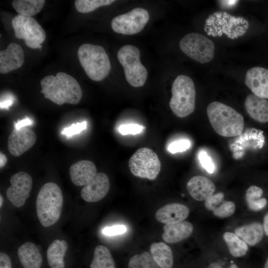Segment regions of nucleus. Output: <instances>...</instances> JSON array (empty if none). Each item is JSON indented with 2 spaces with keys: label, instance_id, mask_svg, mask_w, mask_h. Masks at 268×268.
I'll use <instances>...</instances> for the list:
<instances>
[{
  "label": "nucleus",
  "instance_id": "1",
  "mask_svg": "<svg viewBox=\"0 0 268 268\" xmlns=\"http://www.w3.org/2000/svg\"><path fill=\"white\" fill-rule=\"evenodd\" d=\"M40 83L41 92L45 98L58 105L65 103L76 105L81 99L82 91L79 83L67 73L59 72L56 76L47 75Z\"/></svg>",
  "mask_w": 268,
  "mask_h": 268
},
{
  "label": "nucleus",
  "instance_id": "2",
  "mask_svg": "<svg viewBox=\"0 0 268 268\" xmlns=\"http://www.w3.org/2000/svg\"><path fill=\"white\" fill-rule=\"evenodd\" d=\"M209 122L219 135L234 137L240 135L244 128L242 115L233 108L219 102L210 103L206 109Z\"/></svg>",
  "mask_w": 268,
  "mask_h": 268
},
{
  "label": "nucleus",
  "instance_id": "3",
  "mask_svg": "<svg viewBox=\"0 0 268 268\" xmlns=\"http://www.w3.org/2000/svg\"><path fill=\"white\" fill-rule=\"evenodd\" d=\"M63 197L59 186L48 182L40 189L36 199V211L39 221L44 227L54 225L60 217Z\"/></svg>",
  "mask_w": 268,
  "mask_h": 268
},
{
  "label": "nucleus",
  "instance_id": "4",
  "mask_svg": "<svg viewBox=\"0 0 268 268\" xmlns=\"http://www.w3.org/2000/svg\"><path fill=\"white\" fill-rule=\"evenodd\" d=\"M80 64L88 77L92 80L101 81L109 74L111 66L109 57L101 46L83 44L78 48Z\"/></svg>",
  "mask_w": 268,
  "mask_h": 268
},
{
  "label": "nucleus",
  "instance_id": "5",
  "mask_svg": "<svg viewBox=\"0 0 268 268\" xmlns=\"http://www.w3.org/2000/svg\"><path fill=\"white\" fill-rule=\"evenodd\" d=\"M170 107L178 117L184 118L192 114L195 107L196 89L191 77L181 74L172 83Z\"/></svg>",
  "mask_w": 268,
  "mask_h": 268
},
{
  "label": "nucleus",
  "instance_id": "6",
  "mask_svg": "<svg viewBox=\"0 0 268 268\" xmlns=\"http://www.w3.org/2000/svg\"><path fill=\"white\" fill-rule=\"evenodd\" d=\"M140 51L135 46L126 45L117 53V58L122 66L127 82L134 87L143 86L146 81L148 73L140 61Z\"/></svg>",
  "mask_w": 268,
  "mask_h": 268
},
{
  "label": "nucleus",
  "instance_id": "7",
  "mask_svg": "<svg viewBox=\"0 0 268 268\" xmlns=\"http://www.w3.org/2000/svg\"><path fill=\"white\" fill-rule=\"evenodd\" d=\"M181 50L191 59L201 64L210 62L214 56V45L205 36L198 33H190L179 42Z\"/></svg>",
  "mask_w": 268,
  "mask_h": 268
},
{
  "label": "nucleus",
  "instance_id": "8",
  "mask_svg": "<svg viewBox=\"0 0 268 268\" xmlns=\"http://www.w3.org/2000/svg\"><path fill=\"white\" fill-rule=\"evenodd\" d=\"M129 166L134 176L153 180L160 171L161 162L152 149L142 147L137 149L130 157Z\"/></svg>",
  "mask_w": 268,
  "mask_h": 268
},
{
  "label": "nucleus",
  "instance_id": "9",
  "mask_svg": "<svg viewBox=\"0 0 268 268\" xmlns=\"http://www.w3.org/2000/svg\"><path fill=\"white\" fill-rule=\"evenodd\" d=\"M11 25L15 37L23 39L27 46L32 49L42 47L41 44L46 38V33L35 18L18 14L12 19Z\"/></svg>",
  "mask_w": 268,
  "mask_h": 268
},
{
  "label": "nucleus",
  "instance_id": "10",
  "mask_svg": "<svg viewBox=\"0 0 268 268\" xmlns=\"http://www.w3.org/2000/svg\"><path fill=\"white\" fill-rule=\"evenodd\" d=\"M149 19V13L146 9L137 7L113 18L111 27L117 33L133 35L140 32Z\"/></svg>",
  "mask_w": 268,
  "mask_h": 268
},
{
  "label": "nucleus",
  "instance_id": "11",
  "mask_svg": "<svg viewBox=\"0 0 268 268\" xmlns=\"http://www.w3.org/2000/svg\"><path fill=\"white\" fill-rule=\"evenodd\" d=\"M11 186L6 194L11 203L16 207L22 206L29 197L32 187V177L26 172L20 171L10 178Z\"/></svg>",
  "mask_w": 268,
  "mask_h": 268
},
{
  "label": "nucleus",
  "instance_id": "12",
  "mask_svg": "<svg viewBox=\"0 0 268 268\" xmlns=\"http://www.w3.org/2000/svg\"><path fill=\"white\" fill-rule=\"evenodd\" d=\"M36 139L35 133L30 129L24 127L18 130L14 129L8 138L9 152L14 156H19L32 147Z\"/></svg>",
  "mask_w": 268,
  "mask_h": 268
},
{
  "label": "nucleus",
  "instance_id": "13",
  "mask_svg": "<svg viewBox=\"0 0 268 268\" xmlns=\"http://www.w3.org/2000/svg\"><path fill=\"white\" fill-rule=\"evenodd\" d=\"M110 186L108 176L105 173H98L94 178L82 189L81 198L87 202L98 201L107 195Z\"/></svg>",
  "mask_w": 268,
  "mask_h": 268
},
{
  "label": "nucleus",
  "instance_id": "14",
  "mask_svg": "<svg viewBox=\"0 0 268 268\" xmlns=\"http://www.w3.org/2000/svg\"><path fill=\"white\" fill-rule=\"evenodd\" d=\"M245 83L256 96L268 99V69L255 67L248 69L245 75Z\"/></svg>",
  "mask_w": 268,
  "mask_h": 268
},
{
  "label": "nucleus",
  "instance_id": "15",
  "mask_svg": "<svg viewBox=\"0 0 268 268\" xmlns=\"http://www.w3.org/2000/svg\"><path fill=\"white\" fill-rule=\"evenodd\" d=\"M24 61L22 47L14 43H10L7 48L0 52V72L7 73L20 67Z\"/></svg>",
  "mask_w": 268,
  "mask_h": 268
},
{
  "label": "nucleus",
  "instance_id": "16",
  "mask_svg": "<svg viewBox=\"0 0 268 268\" xmlns=\"http://www.w3.org/2000/svg\"><path fill=\"white\" fill-rule=\"evenodd\" d=\"M69 176L73 184L85 186L97 174V168L93 162L87 160L78 161L69 168Z\"/></svg>",
  "mask_w": 268,
  "mask_h": 268
},
{
  "label": "nucleus",
  "instance_id": "17",
  "mask_svg": "<svg viewBox=\"0 0 268 268\" xmlns=\"http://www.w3.org/2000/svg\"><path fill=\"white\" fill-rule=\"evenodd\" d=\"M187 189L190 195L195 200L203 201L213 195L215 187L208 178L198 175L189 180L187 184Z\"/></svg>",
  "mask_w": 268,
  "mask_h": 268
},
{
  "label": "nucleus",
  "instance_id": "18",
  "mask_svg": "<svg viewBox=\"0 0 268 268\" xmlns=\"http://www.w3.org/2000/svg\"><path fill=\"white\" fill-rule=\"evenodd\" d=\"M189 212V208L185 205L171 203L158 209L155 213V218L162 223L172 224L184 221Z\"/></svg>",
  "mask_w": 268,
  "mask_h": 268
},
{
  "label": "nucleus",
  "instance_id": "19",
  "mask_svg": "<svg viewBox=\"0 0 268 268\" xmlns=\"http://www.w3.org/2000/svg\"><path fill=\"white\" fill-rule=\"evenodd\" d=\"M162 235L163 240L168 243H178L188 238L193 231L192 224L188 221L165 224Z\"/></svg>",
  "mask_w": 268,
  "mask_h": 268
},
{
  "label": "nucleus",
  "instance_id": "20",
  "mask_svg": "<svg viewBox=\"0 0 268 268\" xmlns=\"http://www.w3.org/2000/svg\"><path fill=\"white\" fill-rule=\"evenodd\" d=\"M244 105L249 115L255 121L266 123L268 122V101L254 94L246 97Z\"/></svg>",
  "mask_w": 268,
  "mask_h": 268
},
{
  "label": "nucleus",
  "instance_id": "21",
  "mask_svg": "<svg viewBox=\"0 0 268 268\" xmlns=\"http://www.w3.org/2000/svg\"><path fill=\"white\" fill-rule=\"evenodd\" d=\"M17 254L23 268H41L43 258L33 243L27 242L23 244L18 249Z\"/></svg>",
  "mask_w": 268,
  "mask_h": 268
},
{
  "label": "nucleus",
  "instance_id": "22",
  "mask_svg": "<svg viewBox=\"0 0 268 268\" xmlns=\"http://www.w3.org/2000/svg\"><path fill=\"white\" fill-rule=\"evenodd\" d=\"M264 232L263 225L258 222L239 227L235 230V234L251 246H255L262 240Z\"/></svg>",
  "mask_w": 268,
  "mask_h": 268
},
{
  "label": "nucleus",
  "instance_id": "23",
  "mask_svg": "<svg viewBox=\"0 0 268 268\" xmlns=\"http://www.w3.org/2000/svg\"><path fill=\"white\" fill-rule=\"evenodd\" d=\"M67 248L65 240H55L49 246L47 259L51 268H65L64 259Z\"/></svg>",
  "mask_w": 268,
  "mask_h": 268
},
{
  "label": "nucleus",
  "instance_id": "24",
  "mask_svg": "<svg viewBox=\"0 0 268 268\" xmlns=\"http://www.w3.org/2000/svg\"><path fill=\"white\" fill-rule=\"evenodd\" d=\"M150 254L161 268H172L173 265V253L171 248L160 242L152 243L150 247Z\"/></svg>",
  "mask_w": 268,
  "mask_h": 268
},
{
  "label": "nucleus",
  "instance_id": "25",
  "mask_svg": "<svg viewBox=\"0 0 268 268\" xmlns=\"http://www.w3.org/2000/svg\"><path fill=\"white\" fill-rule=\"evenodd\" d=\"M45 2L44 0H14L12 6L18 14L32 17L42 10Z\"/></svg>",
  "mask_w": 268,
  "mask_h": 268
},
{
  "label": "nucleus",
  "instance_id": "26",
  "mask_svg": "<svg viewBox=\"0 0 268 268\" xmlns=\"http://www.w3.org/2000/svg\"><path fill=\"white\" fill-rule=\"evenodd\" d=\"M90 268H115V263L109 250L105 246L95 247Z\"/></svg>",
  "mask_w": 268,
  "mask_h": 268
},
{
  "label": "nucleus",
  "instance_id": "27",
  "mask_svg": "<svg viewBox=\"0 0 268 268\" xmlns=\"http://www.w3.org/2000/svg\"><path fill=\"white\" fill-rule=\"evenodd\" d=\"M223 238L232 256L241 257L246 254L248 250L247 244L236 234L225 232L223 235Z\"/></svg>",
  "mask_w": 268,
  "mask_h": 268
},
{
  "label": "nucleus",
  "instance_id": "28",
  "mask_svg": "<svg viewBox=\"0 0 268 268\" xmlns=\"http://www.w3.org/2000/svg\"><path fill=\"white\" fill-rule=\"evenodd\" d=\"M263 190L256 186H250L246 191L245 200L248 208L253 211H259L263 209L267 204V200L261 198Z\"/></svg>",
  "mask_w": 268,
  "mask_h": 268
},
{
  "label": "nucleus",
  "instance_id": "29",
  "mask_svg": "<svg viewBox=\"0 0 268 268\" xmlns=\"http://www.w3.org/2000/svg\"><path fill=\"white\" fill-rule=\"evenodd\" d=\"M128 268H160L151 255L144 252L133 256L128 263Z\"/></svg>",
  "mask_w": 268,
  "mask_h": 268
},
{
  "label": "nucleus",
  "instance_id": "30",
  "mask_svg": "<svg viewBox=\"0 0 268 268\" xmlns=\"http://www.w3.org/2000/svg\"><path fill=\"white\" fill-rule=\"evenodd\" d=\"M114 1L113 0H76L74 5L78 12L86 13L99 7L110 5Z\"/></svg>",
  "mask_w": 268,
  "mask_h": 268
},
{
  "label": "nucleus",
  "instance_id": "31",
  "mask_svg": "<svg viewBox=\"0 0 268 268\" xmlns=\"http://www.w3.org/2000/svg\"><path fill=\"white\" fill-rule=\"evenodd\" d=\"M235 211V204L231 201L224 200L212 211L213 214L219 218H226L233 214Z\"/></svg>",
  "mask_w": 268,
  "mask_h": 268
},
{
  "label": "nucleus",
  "instance_id": "32",
  "mask_svg": "<svg viewBox=\"0 0 268 268\" xmlns=\"http://www.w3.org/2000/svg\"><path fill=\"white\" fill-rule=\"evenodd\" d=\"M191 146V142L188 139H182L171 142L168 147V150L174 154L186 151Z\"/></svg>",
  "mask_w": 268,
  "mask_h": 268
},
{
  "label": "nucleus",
  "instance_id": "33",
  "mask_svg": "<svg viewBox=\"0 0 268 268\" xmlns=\"http://www.w3.org/2000/svg\"><path fill=\"white\" fill-rule=\"evenodd\" d=\"M198 159L203 168L209 173H213L215 170V166L207 153L204 150H201L198 154Z\"/></svg>",
  "mask_w": 268,
  "mask_h": 268
},
{
  "label": "nucleus",
  "instance_id": "34",
  "mask_svg": "<svg viewBox=\"0 0 268 268\" xmlns=\"http://www.w3.org/2000/svg\"><path fill=\"white\" fill-rule=\"evenodd\" d=\"M144 128L139 125L129 124L122 125L118 128L119 132L122 135L136 134L140 133Z\"/></svg>",
  "mask_w": 268,
  "mask_h": 268
},
{
  "label": "nucleus",
  "instance_id": "35",
  "mask_svg": "<svg viewBox=\"0 0 268 268\" xmlns=\"http://www.w3.org/2000/svg\"><path fill=\"white\" fill-rule=\"evenodd\" d=\"M224 197V195L221 192L213 195L205 201V207L207 209L212 211L218 204L225 200Z\"/></svg>",
  "mask_w": 268,
  "mask_h": 268
},
{
  "label": "nucleus",
  "instance_id": "36",
  "mask_svg": "<svg viewBox=\"0 0 268 268\" xmlns=\"http://www.w3.org/2000/svg\"><path fill=\"white\" fill-rule=\"evenodd\" d=\"M86 127L87 123L86 121L73 124L70 126L64 129L62 134L67 136H71L80 133L82 131L85 130Z\"/></svg>",
  "mask_w": 268,
  "mask_h": 268
},
{
  "label": "nucleus",
  "instance_id": "37",
  "mask_svg": "<svg viewBox=\"0 0 268 268\" xmlns=\"http://www.w3.org/2000/svg\"><path fill=\"white\" fill-rule=\"evenodd\" d=\"M127 227L124 225H116L105 227L102 232L107 236H114L122 234L127 231Z\"/></svg>",
  "mask_w": 268,
  "mask_h": 268
},
{
  "label": "nucleus",
  "instance_id": "38",
  "mask_svg": "<svg viewBox=\"0 0 268 268\" xmlns=\"http://www.w3.org/2000/svg\"><path fill=\"white\" fill-rule=\"evenodd\" d=\"M0 268H12L10 259L4 253H0Z\"/></svg>",
  "mask_w": 268,
  "mask_h": 268
},
{
  "label": "nucleus",
  "instance_id": "39",
  "mask_svg": "<svg viewBox=\"0 0 268 268\" xmlns=\"http://www.w3.org/2000/svg\"><path fill=\"white\" fill-rule=\"evenodd\" d=\"M32 122H33L28 118H25L21 120H19L17 122L14 123V129L18 130L26 127V126L28 125H31Z\"/></svg>",
  "mask_w": 268,
  "mask_h": 268
},
{
  "label": "nucleus",
  "instance_id": "40",
  "mask_svg": "<svg viewBox=\"0 0 268 268\" xmlns=\"http://www.w3.org/2000/svg\"><path fill=\"white\" fill-rule=\"evenodd\" d=\"M263 225L266 235L268 236V212H267L264 216Z\"/></svg>",
  "mask_w": 268,
  "mask_h": 268
},
{
  "label": "nucleus",
  "instance_id": "41",
  "mask_svg": "<svg viewBox=\"0 0 268 268\" xmlns=\"http://www.w3.org/2000/svg\"><path fill=\"white\" fill-rule=\"evenodd\" d=\"M7 158L6 156L1 152H0V167L1 168L6 163Z\"/></svg>",
  "mask_w": 268,
  "mask_h": 268
},
{
  "label": "nucleus",
  "instance_id": "42",
  "mask_svg": "<svg viewBox=\"0 0 268 268\" xmlns=\"http://www.w3.org/2000/svg\"><path fill=\"white\" fill-rule=\"evenodd\" d=\"M221 2V3H223L224 4H228L227 6H233L235 3H236L237 1V0H222L220 1Z\"/></svg>",
  "mask_w": 268,
  "mask_h": 268
},
{
  "label": "nucleus",
  "instance_id": "43",
  "mask_svg": "<svg viewBox=\"0 0 268 268\" xmlns=\"http://www.w3.org/2000/svg\"><path fill=\"white\" fill-rule=\"evenodd\" d=\"M207 268H223V267L218 263L213 262L210 264Z\"/></svg>",
  "mask_w": 268,
  "mask_h": 268
},
{
  "label": "nucleus",
  "instance_id": "44",
  "mask_svg": "<svg viewBox=\"0 0 268 268\" xmlns=\"http://www.w3.org/2000/svg\"><path fill=\"white\" fill-rule=\"evenodd\" d=\"M11 104V102L10 101H5L3 103H0V108H6V107L10 105Z\"/></svg>",
  "mask_w": 268,
  "mask_h": 268
},
{
  "label": "nucleus",
  "instance_id": "45",
  "mask_svg": "<svg viewBox=\"0 0 268 268\" xmlns=\"http://www.w3.org/2000/svg\"><path fill=\"white\" fill-rule=\"evenodd\" d=\"M3 203V198L2 196L0 195V207H1Z\"/></svg>",
  "mask_w": 268,
  "mask_h": 268
},
{
  "label": "nucleus",
  "instance_id": "46",
  "mask_svg": "<svg viewBox=\"0 0 268 268\" xmlns=\"http://www.w3.org/2000/svg\"><path fill=\"white\" fill-rule=\"evenodd\" d=\"M264 268H268V257L264 265Z\"/></svg>",
  "mask_w": 268,
  "mask_h": 268
},
{
  "label": "nucleus",
  "instance_id": "47",
  "mask_svg": "<svg viewBox=\"0 0 268 268\" xmlns=\"http://www.w3.org/2000/svg\"><path fill=\"white\" fill-rule=\"evenodd\" d=\"M229 268H239L235 264H232L230 265Z\"/></svg>",
  "mask_w": 268,
  "mask_h": 268
}]
</instances>
